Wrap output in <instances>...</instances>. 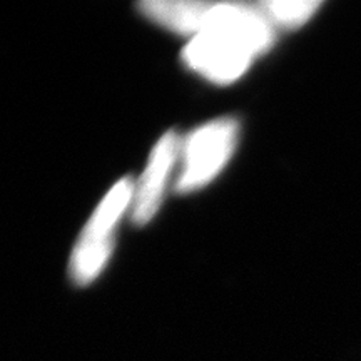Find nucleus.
I'll use <instances>...</instances> for the list:
<instances>
[{
	"label": "nucleus",
	"instance_id": "obj_4",
	"mask_svg": "<svg viewBox=\"0 0 361 361\" xmlns=\"http://www.w3.org/2000/svg\"><path fill=\"white\" fill-rule=\"evenodd\" d=\"M180 141L178 133L168 130L152 147L147 166L141 178L134 184L130 216L137 226L147 224L159 209L168 189L171 173L179 162Z\"/></svg>",
	"mask_w": 361,
	"mask_h": 361
},
{
	"label": "nucleus",
	"instance_id": "obj_3",
	"mask_svg": "<svg viewBox=\"0 0 361 361\" xmlns=\"http://www.w3.org/2000/svg\"><path fill=\"white\" fill-rule=\"evenodd\" d=\"M238 134L239 124L231 117L211 121L191 130L180 141L176 189L186 194L207 186L231 159Z\"/></svg>",
	"mask_w": 361,
	"mask_h": 361
},
{
	"label": "nucleus",
	"instance_id": "obj_1",
	"mask_svg": "<svg viewBox=\"0 0 361 361\" xmlns=\"http://www.w3.org/2000/svg\"><path fill=\"white\" fill-rule=\"evenodd\" d=\"M274 42V27L256 4L216 2L206 24L183 51L189 69L216 84H229Z\"/></svg>",
	"mask_w": 361,
	"mask_h": 361
},
{
	"label": "nucleus",
	"instance_id": "obj_2",
	"mask_svg": "<svg viewBox=\"0 0 361 361\" xmlns=\"http://www.w3.org/2000/svg\"><path fill=\"white\" fill-rule=\"evenodd\" d=\"M134 184L130 178L117 180L84 226L69 263L72 281L79 286L96 281L106 268L114 247L117 224L133 206Z\"/></svg>",
	"mask_w": 361,
	"mask_h": 361
},
{
	"label": "nucleus",
	"instance_id": "obj_5",
	"mask_svg": "<svg viewBox=\"0 0 361 361\" xmlns=\"http://www.w3.org/2000/svg\"><path fill=\"white\" fill-rule=\"evenodd\" d=\"M213 2L200 0H146L139 8L147 19L173 32L197 35L206 24L207 12Z\"/></svg>",
	"mask_w": 361,
	"mask_h": 361
},
{
	"label": "nucleus",
	"instance_id": "obj_6",
	"mask_svg": "<svg viewBox=\"0 0 361 361\" xmlns=\"http://www.w3.org/2000/svg\"><path fill=\"white\" fill-rule=\"evenodd\" d=\"M256 6L264 13L269 24L276 29H296L305 25L322 7L318 0H263Z\"/></svg>",
	"mask_w": 361,
	"mask_h": 361
}]
</instances>
